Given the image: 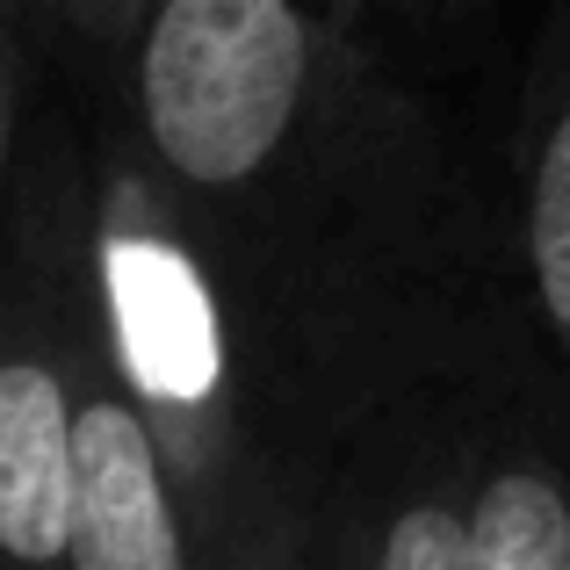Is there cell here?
I'll return each mask as SVG.
<instances>
[{
    "label": "cell",
    "instance_id": "obj_1",
    "mask_svg": "<svg viewBox=\"0 0 570 570\" xmlns=\"http://www.w3.org/2000/svg\"><path fill=\"white\" fill-rule=\"evenodd\" d=\"M124 80V138L224 275L296 455V383L325 347L520 253L433 109L318 0H167Z\"/></svg>",
    "mask_w": 570,
    "mask_h": 570
},
{
    "label": "cell",
    "instance_id": "obj_2",
    "mask_svg": "<svg viewBox=\"0 0 570 570\" xmlns=\"http://www.w3.org/2000/svg\"><path fill=\"white\" fill-rule=\"evenodd\" d=\"M87 224L116 362L181 476L203 570L304 563L311 484L289 412L224 275L130 138L87 167Z\"/></svg>",
    "mask_w": 570,
    "mask_h": 570
},
{
    "label": "cell",
    "instance_id": "obj_3",
    "mask_svg": "<svg viewBox=\"0 0 570 570\" xmlns=\"http://www.w3.org/2000/svg\"><path fill=\"white\" fill-rule=\"evenodd\" d=\"M0 340V549L29 570H58L72 563V368L51 246L29 209H8Z\"/></svg>",
    "mask_w": 570,
    "mask_h": 570
},
{
    "label": "cell",
    "instance_id": "obj_4",
    "mask_svg": "<svg viewBox=\"0 0 570 570\" xmlns=\"http://www.w3.org/2000/svg\"><path fill=\"white\" fill-rule=\"evenodd\" d=\"M520 267L534 311L549 325L563 376H570V0L549 22L542 72L528 95V153H520Z\"/></svg>",
    "mask_w": 570,
    "mask_h": 570
},
{
    "label": "cell",
    "instance_id": "obj_5",
    "mask_svg": "<svg viewBox=\"0 0 570 570\" xmlns=\"http://www.w3.org/2000/svg\"><path fill=\"white\" fill-rule=\"evenodd\" d=\"M159 8H167V0H29V14H37V22H51V37L66 29L80 51L116 58V66L138 51V37L153 29Z\"/></svg>",
    "mask_w": 570,
    "mask_h": 570
},
{
    "label": "cell",
    "instance_id": "obj_6",
    "mask_svg": "<svg viewBox=\"0 0 570 570\" xmlns=\"http://www.w3.org/2000/svg\"><path fill=\"white\" fill-rule=\"evenodd\" d=\"M318 8H325V14H340V22H362L368 0H318Z\"/></svg>",
    "mask_w": 570,
    "mask_h": 570
},
{
    "label": "cell",
    "instance_id": "obj_7",
    "mask_svg": "<svg viewBox=\"0 0 570 570\" xmlns=\"http://www.w3.org/2000/svg\"><path fill=\"white\" fill-rule=\"evenodd\" d=\"M419 8H433V0H419Z\"/></svg>",
    "mask_w": 570,
    "mask_h": 570
}]
</instances>
